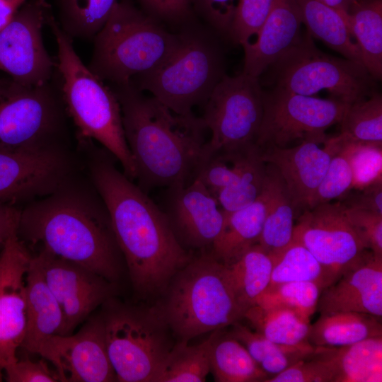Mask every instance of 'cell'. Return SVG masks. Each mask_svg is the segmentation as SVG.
<instances>
[{"instance_id":"12","label":"cell","mask_w":382,"mask_h":382,"mask_svg":"<svg viewBox=\"0 0 382 382\" xmlns=\"http://www.w3.org/2000/svg\"><path fill=\"white\" fill-rule=\"evenodd\" d=\"M349 105L277 87L263 91V115L255 145L287 147L297 139L324 144L328 138L325 131L340 123Z\"/></svg>"},{"instance_id":"5","label":"cell","mask_w":382,"mask_h":382,"mask_svg":"<svg viewBox=\"0 0 382 382\" xmlns=\"http://www.w3.org/2000/svg\"><path fill=\"white\" fill-rule=\"evenodd\" d=\"M163 295L156 306L177 341L189 342L243 319L226 266L211 251L192 257Z\"/></svg>"},{"instance_id":"52","label":"cell","mask_w":382,"mask_h":382,"mask_svg":"<svg viewBox=\"0 0 382 382\" xmlns=\"http://www.w3.org/2000/svg\"><path fill=\"white\" fill-rule=\"evenodd\" d=\"M8 79H0V88L7 83Z\"/></svg>"},{"instance_id":"49","label":"cell","mask_w":382,"mask_h":382,"mask_svg":"<svg viewBox=\"0 0 382 382\" xmlns=\"http://www.w3.org/2000/svg\"><path fill=\"white\" fill-rule=\"evenodd\" d=\"M21 212L13 207L0 202V245L17 235Z\"/></svg>"},{"instance_id":"36","label":"cell","mask_w":382,"mask_h":382,"mask_svg":"<svg viewBox=\"0 0 382 382\" xmlns=\"http://www.w3.org/2000/svg\"><path fill=\"white\" fill-rule=\"evenodd\" d=\"M210 336L195 345L176 341L154 382H202L210 372Z\"/></svg>"},{"instance_id":"42","label":"cell","mask_w":382,"mask_h":382,"mask_svg":"<svg viewBox=\"0 0 382 382\" xmlns=\"http://www.w3.org/2000/svg\"><path fill=\"white\" fill-rule=\"evenodd\" d=\"M274 0H239L236 5L228 37L243 46L257 35Z\"/></svg>"},{"instance_id":"44","label":"cell","mask_w":382,"mask_h":382,"mask_svg":"<svg viewBox=\"0 0 382 382\" xmlns=\"http://www.w3.org/2000/svg\"><path fill=\"white\" fill-rule=\"evenodd\" d=\"M265 382H330L328 370L314 352Z\"/></svg>"},{"instance_id":"38","label":"cell","mask_w":382,"mask_h":382,"mask_svg":"<svg viewBox=\"0 0 382 382\" xmlns=\"http://www.w3.org/2000/svg\"><path fill=\"white\" fill-rule=\"evenodd\" d=\"M272 257L273 267L268 287L291 282H313L322 290L325 287L321 265L302 245L291 241L282 253Z\"/></svg>"},{"instance_id":"41","label":"cell","mask_w":382,"mask_h":382,"mask_svg":"<svg viewBox=\"0 0 382 382\" xmlns=\"http://www.w3.org/2000/svg\"><path fill=\"white\" fill-rule=\"evenodd\" d=\"M347 154L353 175L352 190L382 180V145L346 141L337 136Z\"/></svg>"},{"instance_id":"1","label":"cell","mask_w":382,"mask_h":382,"mask_svg":"<svg viewBox=\"0 0 382 382\" xmlns=\"http://www.w3.org/2000/svg\"><path fill=\"white\" fill-rule=\"evenodd\" d=\"M92 174L134 290L144 299L163 294L192 256L162 209L111 161H98Z\"/></svg>"},{"instance_id":"37","label":"cell","mask_w":382,"mask_h":382,"mask_svg":"<svg viewBox=\"0 0 382 382\" xmlns=\"http://www.w3.org/2000/svg\"><path fill=\"white\" fill-rule=\"evenodd\" d=\"M339 136L348 141L382 145V96H371L349 105L340 123Z\"/></svg>"},{"instance_id":"10","label":"cell","mask_w":382,"mask_h":382,"mask_svg":"<svg viewBox=\"0 0 382 382\" xmlns=\"http://www.w3.org/2000/svg\"><path fill=\"white\" fill-rule=\"evenodd\" d=\"M64 108L57 69L40 86H23L10 78L0 88V149L50 146L62 130Z\"/></svg>"},{"instance_id":"9","label":"cell","mask_w":382,"mask_h":382,"mask_svg":"<svg viewBox=\"0 0 382 382\" xmlns=\"http://www.w3.org/2000/svg\"><path fill=\"white\" fill-rule=\"evenodd\" d=\"M269 68L274 87L300 95L327 90L332 98L352 104L376 91L363 64L322 52L308 33Z\"/></svg>"},{"instance_id":"20","label":"cell","mask_w":382,"mask_h":382,"mask_svg":"<svg viewBox=\"0 0 382 382\" xmlns=\"http://www.w3.org/2000/svg\"><path fill=\"white\" fill-rule=\"evenodd\" d=\"M303 141L293 147L270 146L260 149V157L276 167L299 215L311 208L312 199L328 167L330 147Z\"/></svg>"},{"instance_id":"24","label":"cell","mask_w":382,"mask_h":382,"mask_svg":"<svg viewBox=\"0 0 382 382\" xmlns=\"http://www.w3.org/2000/svg\"><path fill=\"white\" fill-rule=\"evenodd\" d=\"M330 382H381L382 336L338 347H315Z\"/></svg>"},{"instance_id":"31","label":"cell","mask_w":382,"mask_h":382,"mask_svg":"<svg viewBox=\"0 0 382 382\" xmlns=\"http://www.w3.org/2000/svg\"><path fill=\"white\" fill-rule=\"evenodd\" d=\"M225 266L237 302L245 313L268 287L273 259L257 243L234 262Z\"/></svg>"},{"instance_id":"33","label":"cell","mask_w":382,"mask_h":382,"mask_svg":"<svg viewBox=\"0 0 382 382\" xmlns=\"http://www.w3.org/2000/svg\"><path fill=\"white\" fill-rule=\"evenodd\" d=\"M253 330L282 345H298L308 342L310 318L282 307L255 304L244 313Z\"/></svg>"},{"instance_id":"18","label":"cell","mask_w":382,"mask_h":382,"mask_svg":"<svg viewBox=\"0 0 382 382\" xmlns=\"http://www.w3.org/2000/svg\"><path fill=\"white\" fill-rule=\"evenodd\" d=\"M161 209L184 248H212L225 221L216 197L197 178L187 185L167 188Z\"/></svg>"},{"instance_id":"30","label":"cell","mask_w":382,"mask_h":382,"mask_svg":"<svg viewBox=\"0 0 382 382\" xmlns=\"http://www.w3.org/2000/svg\"><path fill=\"white\" fill-rule=\"evenodd\" d=\"M345 22L357 40L363 65L376 81H381L382 0H367L352 6Z\"/></svg>"},{"instance_id":"17","label":"cell","mask_w":382,"mask_h":382,"mask_svg":"<svg viewBox=\"0 0 382 382\" xmlns=\"http://www.w3.org/2000/svg\"><path fill=\"white\" fill-rule=\"evenodd\" d=\"M31 255L18 235L0 253V381L5 369L18 360L26 330V274Z\"/></svg>"},{"instance_id":"47","label":"cell","mask_w":382,"mask_h":382,"mask_svg":"<svg viewBox=\"0 0 382 382\" xmlns=\"http://www.w3.org/2000/svg\"><path fill=\"white\" fill-rule=\"evenodd\" d=\"M357 191L354 193L349 192L339 201L347 208L365 209L382 214V180Z\"/></svg>"},{"instance_id":"32","label":"cell","mask_w":382,"mask_h":382,"mask_svg":"<svg viewBox=\"0 0 382 382\" xmlns=\"http://www.w3.org/2000/svg\"><path fill=\"white\" fill-rule=\"evenodd\" d=\"M230 327L231 329L229 334L244 345L256 364L269 378L310 356L315 350V347L308 342L298 345L274 342L242 324L241 321Z\"/></svg>"},{"instance_id":"11","label":"cell","mask_w":382,"mask_h":382,"mask_svg":"<svg viewBox=\"0 0 382 382\" xmlns=\"http://www.w3.org/2000/svg\"><path fill=\"white\" fill-rule=\"evenodd\" d=\"M204 105L201 117L211 136L202 161L216 152L242 150L255 144L263 115L259 78L243 73L225 75Z\"/></svg>"},{"instance_id":"21","label":"cell","mask_w":382,"mask_h":382,"mask_svg":"<svg viewBox=\"0 0 382 382\" xmlns=\"http://www.w3.org/2000/svg\"><path fill=\"white\" fill-rule=\"evenodd\" d=\"M320 315L357 312L382 316V257L369 250L364 259L321 291Z\"/></svg>"},{"instance_id":"50","label":"cell","mask_w":382,"mask_h":382,"mask_svg":"<svg viewBox=\"0 0 382 382\" xmlns=\"http://www.w3.org/2000/svg\"><path fill=\"white\" fill-rule=\"evenodd\" d=\"M28 0H0V31Z\"/></svg>"},{"instance_id":"25","label":"cell","mask_w":382,"mask_h":382,"mask_svg":"<svg viewBox=\"0 0 382 382\" xmlns=\"http://www.w3.org/2000/svg\"><path fill=\"white\" fill-rule=\"evenodd\" d=\"M267 200L265 178L263 189L254 202L236 211L225 212L223 228L211 250L219 262L229 265L258 243L267 214Z\"/></svg>"},{"instance_id":"2","label":"cell","mask_w":382,"mask_h":382,"mask_svg":"<svg viewBox=\"0 0 382 382\" xmlns=\"http://www.w3.org/2000/svg\"><path fill=\"white\" fill-rule=\"evenodd\" d=\"M108 86L120 105L125 136L139 186L146 192L192 182L201 166L207 141L202 117L175 114L130 83Z\"/></svg>"},{"instance_id":"51","label":"cell","mask_w":382,"mask_h":382,"mask_svg":"<svg viewBox=\"0 0 382 382\" xmlns=\"http://www.w3.org/2000/svg\"><path fill=\"white\" fill-rule=\"evenodd\" d=\"M325 5L336 10L343 17L346 18L351 8L361 2L367 0H318Z\"/></svg>"},{"instance_id":"23","label":"cell","mask_w":382,"mask_h":382,"mask_svg":"<svg viewBox=\"0 0 382 382\" xmlns=\"http://www.w3.org/2000/svg\"><path fill=\"white\" fill-rule=\"evenodd\" d=\"M25 286L27 324L21 347L29 353L38 354L50 338L61 334L64 316L57 300L46 282L37 255L31 256Z\"/></svg>"},{"instance_id":"40","label":"cell","mask_w":382,"mask_h":382,"mask_svg":"<svg viewBox=\"0 0 382 382\" xmlns=\"http://www.w3.org/2000/svg\"><path fill=\"white\" fill-rule=\"evenodd\" d=\"M321 291L313 282H286L267 288L255 304L289 308L310 318L316 311Z\"/></svg>"},{"instance_id":"34","label":"cell","mask_w":382,"mask_h":382,"mask_svg":"<svg viewBox=\"0 0 382 382\" xmlns=\"http://www.w3.org/2000/svg\"><path fill=\"white\" fill-rule=\"evenodd\" d=\"M119 0H56L58 23L72 39L93 40Z\"/></svg>"},{"instance_id":"6","label":"cell","mask_w":382,"mask_h":382,"mask_svg":"<svg viewBox=\"0 0 382 382\" xmlns=\"http://www.w3.org/2000/svg\"><path fill=\"white\" fill-rule=\"evenodd\" d=\"M177 34L176 43L166 57L129 83L151 93L174 113L190 115L195 106L205 103L225 76L224 57L208 30L187 28Z\"/></svg>"},{"instance_id":"27","label":"cell","mask_w":382,"mask_h":382,"mask_svg":"<svg viewBox=\"0 0 382 382\" xmlns=\"http://www.w3.org/2000/svg\"><path fill=\"white\" fill-rule=\"evenodd\" d=\"M382 336L381 318L357 312L322 314L311 324L308 342L313 347H338Z\"/></svg>"},{"instance_id":"3","label":"cell","mask_w":382,"mask_h":382,"mask_svg":"<svg viewBox=\"0 0 382 382\" xmlns=\"http://www.w3.org/2000/svg\"><path fill=\"white\" fill-rule=\"evenodd\" d=\"M42 249L116 283L122 253L105 207L57 195L21 212L18 234Z\"/></svg>"},{"instance_id":"45","label":"cell","mask_w":382,"mask_h":382,"mask_svg":"<svg viewBox=\"0 0 382 382\" xmlns=\"http://www.w3.org/2000/svg\"><path fill=\"white\" fill-rule=\"evenodd\" d=\"M4 373L6 380L8 382L59 381L55 370L50 368L44 358L38 361L18 359L5 369Z\"/></svg>"},{"instance_id":"4","label":"cell","mask_w":382,"mask_h":382,"mask_svg":"<svg viewBox=\"0 0 382 382\" xmlns=\"http://www.w3.org/2000/svg\"><path fill=\"white\" fill-rule=\"evenodd\" d=\"M57 46V69L66 109L83 140L99 142L121 164L123 173L136 178L135 165L128 148L120 105L112 89L96 76L76 52L72 38L52 14L47 24Z\"/></svg>"},{"instance_id":"29","label":"cell","mask_w":382,"mask_h":382,"mask_svg":"<svg viewBox=\"0 0 382 382\" xmlns=\"http://www.w3.org/2000/svg\"><path fill=\"white\" fill-rule=\"evenodd\" d=\"M307 33L341 54L345 58L361 64L359 46L343 17L318 0H296Z\"/></svg>"},{"instance_id":"35","label":"cell","mask_w":382,"mask_h":382,"mask_svg":"<svg viewBox=\"0 0 382 382\" xmlns=\"http://www.w3.org/2000/svg\"><path fill=\"white\" fill-rule=\"evenodd\" d=\"M266 174L267 163L255 144L248 151L233 183L214 195L219 207L228 213L254 202L263 189Z\"/></svg>"},{"instance_id":"7","label":"cell","mask_w":382,"mask_h":382,"mask_svg":"<svg viewBox=\"0 0 382 382\" xmlns=\"http://www.w3.org/2000/svg\"><path fill=\"white\" fill-rule=\"evenodd\" d=\"M177 37L128 1H119L93 39L88 67L108 85L128 83L161 62Z\"/></svg>"},{"instance_id":"22","label":"cell","mask_w":382,"mask_h":382,"mask_svg":"<svg viewBox=\"0 0 382 382\" xmlns=\"http://www.w3.org/2000/svg\"><path fill=\"white\" fill-rule=\"evenodd\" d=\"M301 16L296 0H274L257 40L243 46V74L259 76L301 39Z\"/></svg>"},{"instance_id":"26","label":"cell","mask_w":382,"mask_h":382,"mask_svg":"<svg viewBox=\"0 0 382 382\" xmlns=\"http://www.w3.org/2000/svg\"><path fill=\"white\" fill-rule=\"evenodd\" d=\"M266 182L267 209L258 244L274 257L291 243L299 214L282 176L271 163H267Z\"/></svg>"},{"instance_id":"19","label":"cell","mask_w":382,"mask_h":382,"mask_svg":"<svg viewBox=\"0 0 382 382\" xmlns=\"http://www.w3.org/2000/svg\"><path fill=\"white\" fill-rule=\"evenodd\" d=\"M52 146L28 150L0 149V202L44 195L56 189L65 162Z\"/></svg>"},{"instance_id":"14","label":"cell","mask_w":382,"mask_h":382,"mask_svg":"<svg viewBox=\"0 0 382 382\" xmlns=\"http://www.w3.org/2000/svg\"><path fill=\"white\" fill-rule=\"evenodd\" d=\"M52 14L47 0H28L0 31V70L23 86L42 85L57 71L43 42L42 29Z\"/></svg>"},{"instance_id":"16","label":"cell","mask_w":382,"mask_h":382,"mask_svg":"<svg viewBox=\"0 0 382 382\" xmlns=\"http://www.w3.org/2000/svg\"><path fill=\"white\" fill-rule=\"evenodd\" d=\"M46 282L64 316L60 335L72 334L100 305L115 293L114 282L74 262L42 249L37 254Z\"/></svg>"},{"instance_id":"28","label":"cell","mask_w":382,"mask_h":382,"mask_svg":"<svg viewBox=\"0 0 382 382\" xmlns=\"http://www.w3.org/2000/svg\"><path fill=\"white\" fill-rule=\"evenodd\" d=\"M214 330L210 335V372L217 382H265L269 378L244 345L229 332Z\"/></svg>"},{"instance_id":"8","label":"cell","mask_w":382,"mask_h":382,"mask_svg":"<svg viewBox=\"0 0 382 382\" xmlns=\"http://www.w3.org/2000/svg\"><path fill=\"white\" fill-rule=\"evenodd\" d=\"M103 304L107 351L117 381L154 382L175 344L158 308L127 305L112 298Z\"/></svg>"},{"instance_id":"46","label":"cell","mask_w":382,"mask_h":382,"mask_svg":"<svg viewBox=\"0 0 382 382\" xmlns=\"http://www.w3.org/2000/svg\"><path fill=\"white\" fill-rule=\"evenodd\" d=\"M218 34L228 37L236 7L235 0H192Z\"/></svg>"},{"instance_id":"43","label":"cell","mask_w":382,"mask_h":382,"mask_svg":"<svg viewBox=\"0 0 382 382\" xmlns=\"http://www.w3.org/2000/svg\"><path fill=\"white\" fill-rule=\"evenodd\" d=\"M345 209L367 248L375 255L382 257V214L346 207Z\"/></svg>"},{"instance_id":"15","label":"cell","mask_w":382,"mask_h":382,"mask_svg":"<svg viewBox=\"0 0 382 382\" xmlns=\"http://www.w3.org/2000/svg\"><path fill=\"white\" fill-rule=\"evenodd\" d=\"M38 354L53 365L60 382L117 381L101 315L90 318L74 335H54Z\"/></svg>"},{"instance_id":"39","label":"cell","mask_w":382,"mask_h":382,"mask_svg":"<svg viewBox=\"0 0 382 382\" xmlns=\"http://www.w3.org/2000/svg\"><path fill=\"white\" fill-rule=\"evenodd\" d=\"M324 144L330 147L331 158L310 209L334 199L341 200L352 190V170L342 142L336 136L328 137Z\"/></svg>"},{"instance_id":"48","label":"cell","mask_w":382,"mask_h":382,"mask_svg":"<svg viewBox=\"0 0 382 382\" xmlns=\"http://www.w3.org/2000/svg\"><path fill=\"white\" fill-rule=\"evenodd\" d=\"M149 11L166 20L179 21L189 13L192 0H139Z\"/></svg>"},{"instance_id":"13","label":"cell","mask_w":382,"mask_h":382,"mask_svg":"<svg viewBox=\"0 0 382 382\" xmlns=\"http://www.w3.org/2000/svg\"><path fill=\"white\" fill-rule=\"evenodd\" d=\"M292 241L305 247L318 261L325 287L361 262L370 250L340 201L302 211L296 219Z\"/></svg>"}]
</instances>
